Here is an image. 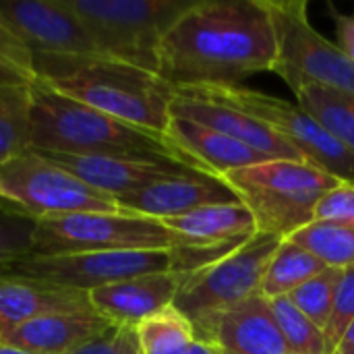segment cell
I'll return each mask as SVG.
<instances>
[{
  "label": "cell",
  "mask_w": 354,
  "mask_h": 354,
  "mask_svg": "<svg viewBox=\"0 0 354 354\" xmlns=\"http://www.w3.org/2000/svg\"><path fill=\"white\" fill-rule=\"evenodd\" d=\"M274 62L276 35L261 0H195L164 33L158 75L174 89L236 87Z\"/></svg>",
  "instance_id": "1"
},
{
  "label": "cell",
  "mask_w": 354,
  "mask_h": 354,
  "mask_svg": "<svg viewBox=\"0 0 354 354\" xmlns=\"http://www.w3.org/2000/svg\"><path fill=\"white\" fill-rule=\"evenodd\" d=\"M31 149L195 168L166 135L112 118L54 91L39 79L31 85Z\"/></svg>",
  "instance_id": "2"
},
{
  "label": "cell",
  "mask_w": 354,
  "mask_h": 354,
  "mask_svg": "<svg viewBox=\"0 0 354 354\" xmlns=\"http://www.w3.org/2000/svg\"><path fill=\"white\" fill-rule=\"evenodd\" d=\"M39 81L112 118L160 135L168 133L176 89L158 73L110 58H91L58 64Z\"/></svg>",
  "instance_id": "3"
},
{
  "label": "cell",
  "mask_w": 354,
  "mask_h": 354,
  "mask_svg": "<svg viewBox=\"0 0 354 354\" xmlns=\"http://www.w3.org/2000/svg\"><path fill=\"white\" fill-rule=\"evenodd\" d=\"M253 214L257 232L290 239L315 220L319 199L340 180L309 162L268 160L222 176Z\"/></svg>",
  "instance_id": "4"
},
{
  "label": "cell",
  "mask_w": 354,
  "mask_h": 354,
  "mask_svg": "<svg viewBox=\"0 0 354 354\" xmlns=\"http://www.w3.org/2000/svg\"><path fill=\"white\" fill-rule=\"evenodd\" d=\"M214 247H180L153 251H89V253H29L6 272L52 284L93 290L97 286L162 272H195L214 259Z\"/></svg>",
  "instance_id": "5"
},
{
  "label": "cell",
  "mask_w": 354,
  "mask_h": 354,
  "mask_svg": "<svg viewBox=\"0 0 354 354\" xmlns=\"http://www.w3.org/2000/svg\"><path fill=\"white\" fill-rule=\"evenodd\" d=\"M104 58L158 73L168 27L195 0H62Z\"/></svg>",
  "instance_id": "6"
},
{
  "label": "cell",
  "mask_w": 354,
  "mask_h": 354,
  "mask_svg": "<svg viewBox=\"0 0 354 354\" xmlns=\"http://www.w3.org/2000/svg\"><path fill=\"white\" fill-rule=\"evenodd\" d=\"M0 203L33 220L120 212L118 201L29 149L0 164Z\"/></svg>",
  "instance_id": "7"
},
{
  "label": "cell",
  "mask_w": 354,
  "mask_h": 354,
  "mask_svg": "<svg viewBox=\"0 0 354 354\" xmlns=\"http://www.w3.org/2000/svg\"><path fill=\"white\" fill-rule=\"evenodd\" d=\"M180 247L203 245L176 234L160 220L127 212H110L73 214L37 222L31 253L56 255L89 251H153Z\"/></svg>",
  "instance_id": "8"
},
{
  "label": "cell",
  "mask_w": 354,
  "mask_h": 354,
  "mask_svg": "<svg viewBox=\"0 0 354 354\" xmlns=\"http://www.w3.org/2000/svg\"><path fill=\"white\" fill-rule=\"evenodd\" d=\"M187 91L216 104L236 108L276 131L286 143H290L305 162L322 168L338 180L354 185V153L340 145L330 133H326L299 104H290L282 97L268 95L243 85L236 87H193L176 89Z\"/></svg>",
  "instance_id": "9"
},
{
  "label": "cell",
  "mask_w": 354,
  "mask_h": 354,
  "mask_svg": "<svg viewBox=\"0 0 354 354\" xmlns=\"http://www.w3.org/2000/svg\"><path fill=\"white\" fill-rule=\"evenodd\" d=\"M274 35L276 62L272 73L288 79H305L354 95V62L326 39L309 21L307 0H261Z\"/></svg>",
  "instance_id": "10"
},
{
  "label": "cell",
  "mask_w": 354,
  "mask_h": 354,
  "mask_svg": "<svg viewBox=\"0 0 354 354\" xmlns=\"http://www.w3.org/2000/svg\"><path fill=\"white\" fill-rule=\"evenodd\" d=\"M282 241L276 234L257 232L224 257L191 272L172 307L189 322H197L261 295L266 270Z\"/></svg>",
  "instance_id": "11"
},
{
  "label": "cell",
  "mask_w": 354,
  "mask_h": 354,
  "mask_svg": "<svg viewBox=\"0 0 354 354\" xmlns=\"http://www.w3.org/2000/svg\"><path fill=\"white\" fill-rule=\"evenodd\" d=\"M0 15L31 52L37 79L58 64L104 58L62 0H6Z\"/></svg>",
  "instance_id": "12"
},
{
  "label": "cell",
  "mask_w": 354,
  "mask_h": 354,
  "mask_svg": "<svg viewBox=\"0 0 354 354\" xmlns=\"http://www.w3.org/2000/svg\"><path fill=\"white\" fill-rule=\"evenodd\" d=\"M195 338L234 354H290L263 295L191 322Z\"/></svg>",
  "instance_id": "13"
},
{
  "label": "cell",
  "mask_w": 354,
  "mask_h": 354,
  "mask_svg": "<svg viewBox=\"0 0 354 354\" xmlns=\"http://www.w3.org/2000/svg\"><path fill=\"white\" fill-rule=\"evenodd\" d=\"M39 153L46 156L56 166L64 168L66 172L75 174L89 187L114 199L168 178L201 172L183 164H158V162H141V160H127V158L75 156V153H58V151H39Z\"/></svg>",
  "instance_id": "14"
},
{
  "label": "cell",
  "mask_w": 354,
  "mask_h": 354,
  "mask_svg": "<svg viewBox=\"0 0 354 354\" xmlns=\"http://www.w3.org/2000/svg\"><path fill=\"white\" fill-rule=\"evenodd\" d=\"M189 274L191 272H162L97 286L89 290V301L93 311L114 326L137 328L147 317L174 305Z\"/></svg>",
  "instance_id": "15"
},
{
  "label": "cell",
  "mask_w": 354,
  "mask_h": 354,
  "mask_svg": "<svg viewBox=\"0 0 354 354\" xmlns=\"http://www.w3.org/2000/svg\"><path fill=\"white\" fill-rule=\"evenodd\" d=\"M120 212L153 220L176 218L193 209L218 203H236V193L224 183L203 172L168 178L116 199Z\"/></svg>",
  "instance_id": "16"
},
{
  "label": "cell",
  "mask_w": 354,
  "mask_h": 354,
  "mask_svg": "<svg viewBox=\"0 0 354 354\" xmlns=\"http://www.w3.org/2000/svg\"><path fill=\"white\" fill-rule=\"evenodd\" d=\"M170 116H180V118L193 120L197 124L209 127V129L224 133L230 139H234L272 160L305 162L303 156L290 143H286L276 131H272L261 120H257L236 108L216 104L212 100H205V97H199V95H193L187 91H176V95L172 100Z\"/></svg>",
  "instance_id": "17"
},
{
  "label": "cell",
  "mask_w": 354,
  "mask_h": 354,
  "mask_svg": "<svg viewBox=\"0 0 354 354\" xmlns=\"http://www.w3.org/2000/svg\"><path fill=\"white\" fill-rule=\"evenodd\" d=\"M93 311L89 292L0 272V336L46 315Z\"/></svg>",
  "instance_id": "18"
},
{
  "label": "cell",
  "mask_w": 354,
  "mask_h": 354,
  "mask_svg": "<svg viewBox=\"0 0 354 354\" xmlns=\"http://www.w3.org/2000/svg\"><path fill=\"white\" fill-rule=\"evenodd\" d=\"M166 137L174 147L201 172L222 178L224 174L241 168H249L272 158L218 133L209 127L197 124L193 120L172 116Z\"/></svg>",
  "instance_id": "19"
},
{
  "label": "cell",
  "mask_w": 354,
  "mask_h": 354,
  "mask_svg": "<svg viewBox=\"0 0 354 354\" xmlns=\"http://www.w3.org/2000/svg\"><path fill=\"white\" fill-rule=\"evenodd\" d=\"M114 324L97 311L56 313L31 319L0 336L2 344L35 354H73L83 344L106 334Z\"/></svg>",
  "instance_id": "20"
},
{
  "label": "cell",
  "mask_w": 354,
  "mask_h": 354,
  "mask_svg": "<svg viewBox=\"0 0 354 354\" xmlns=\"http://www.w3.org/2000/svg\"><path fill=\"white\" fill-rule=\"evenodd\" d=\"M160 222L176 234L203 247H241L257 234L255 218L241 201L205 205Z\"/></svg>",
  "instance_id": "21"
},
{
  "label": "cell",
  "mask_w": 354,
  "mask_h": 354,
  "mask_svg": "<svg viewBox=\"0 0 354 354\" xmlns=\"http://www.w3.org/2000/svg\"><path fill=\"white\" fill-rule=\"evenodd\" d=\"M297 104L340 145L354 153V95L305 79H288Z\"/></svg>",
  "instance_id": "22"
},
{
  "label": "cell",
  "mask_w": 354,
  "mask_h": 354,
  "mask_svg": "<svg viewBox=\"0 0 354 354\" xmlns=\"http://www.w3.org/2000/svg\"><path fill=\"white\" fill-rule=\"evenodd\" d=\"M326 268L328 266L322 259H317L311 251L303 249L290 239H284L276 249L274 257L270 259L261 284V295L268 301L288 297L299 286L322 274Z\"/></svg>",
  "instance_id": "23"
},
{
  "label": "cell",
  "mask_w": 354,
  "mask_h": 354,
  "mask_svg": "<svg viewBox=\"0 0 354 354\" xmlns=\"http://www.w3.org/2000/svg\"><path fill=\"white\" fill-rule=\"evenodd\" d=\"M31 149V85H0V164Z\"/></svg>",
  "instance_id": "24"
},
{
  "label": "cell",
  "mask_w": 354,
  "mask_h": 354,
  "mask_svg": "<svg viewBox=\"0 0 354 354\" xmlns=\"http://www.w3.org/2000/svg\"><path fill=\"white\" fill-rule=\"evenodd\" d=\"M141 354H189L195 344L193 324L174 307H168L137 326Z\"/></svg>",
  "instance_id": "25"
},
{
  "label": "cell",
  "mask_w": 354,
  "mask_h": 354,
  "mask_svg": "<svg viewBox=\"0 0 354 354\" xmlns=\"http://www.w3.org/2000/svg\"><path fill=\"white\" fill-rule=\"evenodd\" d=\"M290 241L311 251L328 268L346 270L354 266V224L311 222Z\"/></svg>",
  "instance_id": "26"
},
{
  "label": "cell",
  "mask_w": 354,
  "mask_h": 354,
  "mask_svg": "<svg viewBox=\"0 0 354 354\" xmlns=\"http://www.w3.org/2000/svg\"><path fill=\"white\" fill-rule=\"evenodd\" d=\"M270 307L290 354H328L324 330L305 317L286 297L272 299Z\"/></svg>",
  "instance_id": "27"
},
{
  "label": "cell",
  "mask_w": 354,
  "mask_h": 354,
  "mask_svg": "<svg viewBox=\"0 0 354 354\" xmlns=\"http://www.w3.org/2000/svg\"><path fill=\"white\" fill-rule=\"evenodd\" d=\"M342 278V270L338 268H326L322 274L299 286L295 292H290L286 299L305 315L309 317L319 330H326L332 309H334V299L336 290Z\"/></svg>",
  "instance_id": "28"
},
{
  "label": "cell",
  "mask_w": 354,
  "mask_h": 354,
  "mask_svg": "<svg viewBox=\"0 0 354 354\" xmlns=\"http://www.w3.org/2000/svg\"><path fill=\"white\" fill-rule=\"evenodd\" d=\"M33 83H37L33 56L0 15V85Z\"/></svg>",
  "instance_id": "29"
},
{
  "label": "cell",
  "mask_w": 354,
  "mask_h": 354,
  "mask_svg": "<svg viewBox=\"0 0 354 354\" xmlns=\"http://www.w3.org/2000/svg\"><path fill=\"white\" fill-rule=\"evenodd\" d=\"M35 224L37 222L0 203V272H6L33 251Z\"/></svg>",
  "instance_id": "30"
},
{
  "label": "cell",
  "mask_w": 354,
  "mask_h": 354,
  "mask_svg": "<svg viewBox=\"0 0 354 354\" xmlns=\"http://www.w3.org/2000/svg\"><path fill=\"white\" fill-rule=\"evenodd\" d=\"M354 319V266L342 270V278L336 290V299H334V309H332V317L324 330L326 336V351L328 354H334L338 342L342 340L346 328L353 324Z\"/></svg>",
  "instance_id": "31"
},
{
  "label": "cell",
  "mask_w": 354,
  "mask_h": 354,
  "mask_svg": "<svg viewBox=\"0 0 354 354\" xmlns=\"http://www.w3.org/2000/svg\"><path fill=\"white\" fill-rule=\"evenodd\" d=\"M313 222H334V224H354V185L340 180L330 189L315 207Z\"/></svg>",
  "instance_id": "32"
},
{
  "label": "cell",
  "mask_w": 354,
  "mask_h": 354,
  "mask_svg": "<svg viewBox=\"0 0 354 354\" xmlns=\"http://www.w3.org/2000/svg\"><path fill=\"white\" fill-rule=\"evenodd\" d=\"M73 354H141L137 328L112 326L106 334L83 344Z\"/></svg>",
  "instance_id": "33"
},
{
  "label": "cell",
  "mask_w": 354,
  "mask_h": 354,
  "mask_svg": "<svg viewBox=\"0 0 354 354\" xmlns=\"http://www.w3.org/2000/svg\"><path fill=\"white\" fill-rule=\"evenodd\" d=\"M332 17L336 23V33L340 39V48L346 52V56L354 62V15H344L336 12L332 8Z\"/></svg>",
  "instance_id": "34"
},
{
  "label": "cell",
  "mask_w": 354,
  "mask_h": 354,
  "mask_svg": "<svg viewBox=\"0 0 354 354\" xmlns=\"http://www.w3.org/2000/svg\"><path fill=\"white\" fill-rule=\"evenodd\" d=\"M334 354H354V319L353 324L346 328V332H344L342 340L338 342Z\"/></svg>",
  "instance_id": "35"
},
{
  "label": "cell",
  "mask_w": 354,
  "mask_h": 354,
  "mask_svg": "<svg viewBox=\"0 0 354 354\" xmlns=\"http://www.w3.org/2000/svg\"><path fill=\"white\" fill-rule=\"evenodd\" d=\"M189 354H222V351L216 344L203 342V340H195V344L191 346Z\"/></svg>",
  "instance_id": "36"
},
{
  "label": "cell",
  "mask_w": 354,
  "mask_h": 354,
  "mask_svg": "<svg viewBox=\"0 0 354 354\" xmlns=\"http://www.w3.org/2000/svg\"><path fill=\"white\" fill-rule=\"evenodd\" d=\"M0 354H35L25 351V348H19V346H10V344H2L0 342Z\"/></svg>",
  "instance_id": "37"
},
{
  "label": "cell",
  "mask_w": 354,
  "mask_h": 354,
  "mask_svg": "<svg viewBox=\"0 0 354 354\" xmlns=\"http://www.w3.org/2000/svg\"><path fill=\"white\" fill-rule=\"evenodd\" d=\"M222 354H234V353H226V351H222Z\"/></svg>",
  "instance_id": "38"
}]
</instances>
